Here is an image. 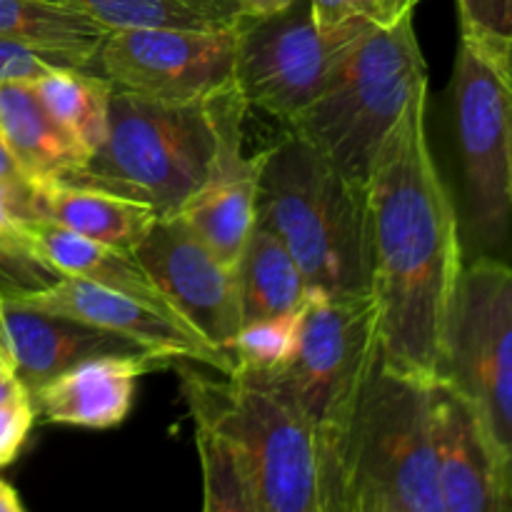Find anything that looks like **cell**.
<instances>
[{"instance_id": "9", "label": "cell", "mask_w": 512, "mask_h": 512, "mask_svg": "<svg viewBox=\"0 0 512 512\" xmlns=\"http://www.w3.org/2000/svg\"><path fill=\"white\" fill-rule=\"evenodd\" d=\"M438 378L483 418L512 488V263L465 260L450 305Z\"/></svg>"}, {"instance_id": "32", "label": "cell", "mask_w": 512, "mask_h": 512, "mask_svg": "<svg viewBox=\"0 0 512 512\" xmlns=\"http://www.w3.org/2000/svg\"><path fill=\"white\" fill-rule=\"evenodd\" d=\"M238 3L243 8V15H270L288 8L295 0H238Z\"/></svg>"}, {"instance_id": "5", "label": "cell", "mask_w": 512, "mask_h": 512, "mask_svg": "<svg viewBox=\"0 0 512 512\" xmlns=\"http://www.w3.org/2000/svg\"><path fill=\"white\" fill-rule=\"evenodd\" d=\"M175 370L193 423L213 425L238 453L255 512H323L318 443L283 390L243 370L208 378L183 358Z\"/></svg>"}, {"instance_id": "20", "label": "cell", "mask_w": 512, "mask_h": 512, "mask_svg": "<svg viewBox=\"0 0 512 512\" xmlns=\"http://www.w3.org/2000/svg\"><path fill=\"white\" fill-rule=\"evenodd\" d=\"M235 273L243 325L303 308L310 298L308 280L290 250L260 225L250 230Z\"/></svg>"}, {"instance_id": "24", "label": "cell", "mask_w": 512, "mask_h": 512, "mask_svg": "<svg viewBox=\"0 0 512 512\" xmlns=\"http://www.w3.org/2000/svg\"><path fill=\"white\" fill-rule=\"evenodd\" d=\"M305 305L290 313L273 315V318L253 320L240 325L238 335L230 343L233 370L245 373H275L285 368L295 355L303 325Z\"/></svg>"}, {"instance_id": "28", "label": "cell", "mask_w": 512, "mask_h": 512, "mask_svg": "<svg viewBox=\"0 0 512 512\" xmlns=\"http://www.w3.org/2000/svg\"><path fill=\"white\" fill-rule=\"evenodd\" d=\"M460 35H512V0H455Z\"/></svg>"}, {"instance_id": "17", "label": "cell", "mask_w": 512, "mask_h": 512, "mask_svg": "<svg viewBox=\"0 0 512 512\" xmlns=\"http://www.w3.org/2000/svg\"><path fill=\"white\" fill-rule=\"evenodd\" d=\"M0 135L35 185L65 183L88 160L83 145L43 103L33 80H0Z\"/></svg>"}, {"instance_id": "35", "label": "cell", "mask_w": 512, "mask_h": 512, "mask_svg": "<svg viewBox=\"0 0 512 512\" xmlns=\"http://www.w3.org/2000/svg\"><path fill=\"white\" fill-rule=\"evenodd\" d=\"M5 373H13V370L8 368V363H5L3 355H0V375H5Z\"/></svg>"}, {"instance_id": "7", "label": "cell", "mask_w": 512, "mask_h": 512, "mask_svg": "<svg viewBox=\"0 0 512 512\" xmlns=\"http://www.w3.org/2000/svg\"><path fill=\"white\" fill-rule=\"evenodd\" d=\"M378 358L380 333L373 298L310 290L290 363L275 373H253L283 390L313 428L323 512H333L345 438Z\"/></svg>"}, {"instance_id": "16", "label": "cell", "mask_w": 512, "mask_h": 512, "mask_svg": "<svg viewBox=\"0 0 512 512\" xmlns=\"http://www.w3.org/2000/svg\"><path fill=\"white\" fill-rule=\"evenodd\" d=\"M168 363L170 360L153 353L88 358L30 393L35 413L55 425L118 428L133 410L138 380Z\"/></svg>"}, {"instance_id": "22", "label": "cell", "mask_w": 512, "mask_h": 512, "mask_svg": "<svg viewBox=\"0 0 512 512\" xmlns=\"http://www.w3.org/2000/svg\"><path fill=\"white\" fill-rule=\"evenodd\" d=\"M35 90L60 125L93 153L108 130V108L113 83L85 68H53L33 80Z\"/></svg>"}, {"instance_id": "4", "label": "cell", "mask_w": 512, "mask_h": 512, "mask_svg": "<svg viewBox=\"0 0 512 512\" xmlns=\"http://www.w3.org/2000/svg\"><path fill=\"white\" fill-rule=\"evenodd\" d=\"M218 150L213 95L168 100L113 88L105 138L65 180L178 215L205 183Z\"/></svg>"}, {"instance_id": "36", "label": "cell", "mask_w": 512, "mask_h": 512, "mask_svg": "<svg viewBox=\"0 0 512 512\" xmlns=\"http://www.w3.org/2000/svg\"><path fill=\"white\" fill-rule=\"evenodd\" d=\"M420 3H423V0H420Z\"/></svg>"}, {"instance_id": "2", "label": "cell", "mask_w": 512, "mask_h": 512, "mask_svg": "<svg viewBox=\"0 0 512 512\" xmlns=\"http://www.w3.org/2000/svg\"><path fill=\"white\" fill-rule=\"evenodd\" d=\"M255 225L290 250L310 290L370 295L365 185L288 128L263 150Z\"/></svg>"}, {"instance_id": "26", "label": "cell", "mask_w": 512, "mask_h": 512, "mask_svg": "<svg viewBox=\"0 0 512 512\" xmlns=\"http://www.w3.org/2000/svg\"><path fill=\"white\" fill-rule=\"evenodd\" d=\"M35 418L38 413H35L33 395L25 390V385H20L10 398L0 403V468L18 458Z\"/></svg>"}, {"instance_id": "34", "label": "cell", "mask_w": 512, "mask_h": 512, "mask_svg": "<svg viewBox=\"0 0 512 512\" xmlns=\"http://www.w3.org/2000/svg\"><path fill=\"white\" fill-rule=\"evenodd\" d=\"M20 380H18V375L15 373H5V375H0V403H3L5 398H10V395L15 393V390L20 388Z\"/></svg>"}, {"instance_id": "14", "label": "cell", "mask_w": 512, "mask_h": 512, "mask_svg": "<svg viewBox=\"0 0 512 512\" xmlns=\"http://www.w3.org/2000/svg\"><path fill=\"white\" fill-rule=\"evenodd\" d=\"M218 120V150L198 193L183 208L190 228L228 265H238L243 245L255 225L263 150L245 153L243 118L248 103L235 83L213 95Z\"/></svg>"}, {"instance_id": "23", "label": "cell", "mask_w": 512, "mask_h": 512, "mask_svg": "<svg viewBox=\"0 0 512 512\" xmlns=\"http://www.w3.org/2000/svg\"><path fill=\"white\" fill-rule=\"evenodd\" d=\"M193 425L195 448L203 465V508L208 512H255L253 490L233 445L213 425Z\"/></svg>"}, {"instance_id": "19", "label": "cell", "mask_w": 512, "mask_h": 512, "mask_svg": "<svg viewBox=\"0 0 512 512\" xmlns=\"http://www.w3.org/2000/svg\"><path fill=\"white\" fill-rule=\"evenodd\" d=\"M108 28L60 0H0V38L58 55L90 70Z\"/></svg>"}, {"instance_id": "13", "label": "cell", "mask_w": 512, "mask_h": 512, "mask_svg": "<svg viewBox=\"0 0 512 512\" xmlns=\"http://www.w3.org/2000/svg\"><path fill=\"white\" fill-rule=\"evenodd\" d=\"M13 300L43 313L63 315L93 328L108 330L148 353L175 363L178 358L205 365L218 373H233V360L210 343H205L190 325L170 320L158 310L83 278L58 275L53 283L35 288L5 290Z\"/></svg>"}, {"instance_id": "33", "label": "cell", "mask_w": 512, "mask_h": 512, "mask_svg": "<svg viewBox=\"0 0 512 512\" xmlns=\"http://www.w3.org/2000/svg\"><path fill=\"white\" fill-rule=\"evenodd\" d=\"M23 503H20L15 488H10L5 480H0V512H23Z\"/></svg>"}, {"instance_id": "12", "label": "cell", "mask_w": 512, "mask_h": 512, "mask_svg": "<svg viewBox=\"0 0 512 512\" xmlns=\"http://www.w3.org/2000/svg\"><path fill=\"white\" fill-rule=\"evenodd\" d=\"M133 253L180 318L230 358V343L243 325L235 265L225 263L183 215L155 220Z\"/></svg>"}, {"instance_id": "29", "label": "cell", "mask_w": 512, "mask_h": 512, "mask_svg": "<svg viewBox=\"0 0 512 512\" xmlns=\"http://www.w3.org/2000/svg\"><path fill=\"white\" fill-rule=\"evenodd\" d=\"M38 185L30 183L28 175L20 170L15 158L10 155L3 135H0V198L13 218L33 220V200Z\"/></svg>"}, {"instance_id": "3", "label": "cell", "mask_w": 512, "mask_h": 512, "mask_svg": "<svg viewBox=\"0 0 512 512\" xmlns=\"http://www.w3.org/2000/svg\"><path fill=\"white\" fill-rule=\"evenodd\" d=\"M333 512H443L433 443V378L383 360L345 438Z\"/></svg>"}, {"instance_id": "15", "label": "cell", "mask_w": 512, "mask_h": 512, "mask_svg": "<svg viewBox=\"0 0 512 512\" xmlns=\"http://www.w3.org/2000/svg\"><path fill=\"white\" fill-rule=\"evenodd\" d=\"M433 443L443 512H512L503 458L475 405L433 378Z\"/></svg>"}, {"instance_id": "8", "label": "cell", "mask_w": 512, "mask_h": 512, "mask_svg": "<svg viewBox=\"0 0 512 512\" xmlns=\"http://www.w3.org/2000/svg\"><path fill=\"white\" fill-rule=\"evenodd\" d=\"M465 260L512 263V95L473 40L460 35L453 83Z\"/></svg>"}, {"instance_id": "31", "label": "cell", "mask_w": 512, "mask_h": 512, "mask_svg": "<svg viewBox=\"0 0 512 512\" xmlns=\"http://www.w3.org/2000/svg\"><path fill=\"white\" fill-rule=\"evenodd\" d=\"M0 260H25V253L15 243L13 215L5 208L3 198H0Z\"/></svg>"}, {"instance_id": "1", "label": "cell", "mask_w": 512, "mask_h": 512, "mask_svg": "<svg viewBox=\"0 0 512 512\" xmlns=\"http://www.w3.org/2000/svg\"><path fill=\"white\" fill-rule=\"evenodd\" d=\"M365 200L383 360L403 373L438 378L465 250L458 208L430 148L428 88L410 98L385 135Z\"/></svg>"}, {"instance_id": "30", "label": "cell", "mask_w": 512, "mask_h": 512, "mask_svg": "<svg viewBox=\"0 0 512 512\" xmlns=\"http://www.w3.org/2000/svg\"><path fill=\"white\" fill-rule=\"evenodd\" d=\"M485 55L512 95V35H463Z\"/></svg>"}, {"instance_id": "18", "label": "cell", "mask_w": 512, "mask_h": 512, "mask_svg": "<svg viewBox=\"0 0 512 512\" xmlns=\"http://www.w3.org/2000/svg\"><path fill=\"white\" fill-rule=\"evenodd\" d=\"M33 220H48L83 238L133 250L145 238L150 225L158 220V215L138 200L120 198L105 190L48 183L38 185L35 190Z\"/></svg>"}, {"instance_id": "11", "label": "cell", "mask_w": 512, "mask_h": 512, "mask_svg": "<svg viewBox=\"0 0 512 512\" xmlns=\"http://www.w3.org/2000/svg\"><path fill=\"white\" fill-rule=\"evenodd\" d=\"M238 25L220 30H108L90 70L113 88L168 100H200L235 83Z\"/></svg>"}, {"instance_id": "21", "label": "cell", "mask_w": 512, "mask_h": 512, "mask_svg": "<svg viewBox=\"0 0 512 512\" xmlns=\"http://www.w3.org/2000/svg\"><path fill=\"white\" fill-rule=\"evenodd\" d=\"M108 30L123 28H233L243 18L238 0H60Z\"/></svg>"}, {"instance_id": "6", "label": "cell", "mask_w": 512, "mask_h": 512, "mask_svg": "<svg viewBox=\"0 0 512 512\" xmlns=\"http://www.w3.org/2000/svg\"><path fill=\"white\" fill-rule=\"evenodd\" d=\"M423 88L428 63L415 33V13H408L395 25L365 30L338 60L323 93L285 128L365 185L385 135Z\"/></svg>"}, {"instance_id": "25", "label": "cell", "mask_w": 512, "mask_h": 512, "mask_svg": "<svg viewBox=\"0 0 512 512\" xmlns=\"http://www.w3.org/2000/svg\"><path fill=\"white\" fill-rule=\"evenodd\" d=\"M420 0H310L315 23L323 30L343 28L350 23H370L385 28L408 13H415Z\"/></svg>"}, {"instance_id": "10", "label": "cell", "mask_w": 512, "mask_h": 512, "mask_svg": "<svg viewBox=\"0 0 512 512\" xmlns=\"http://www.w3.org/2000/svg\"><path fill=\"white\" fill-rule=\"evenodd\" d=\"M370 23L323 30L310 0H295L270 15H243L235 50V88L248 108L288 125L298 118L330 80L345 50Z\"/></svg>"}, {"instance_id": "27", "label": "cell", "mask_w": 512, "mask_h": 512, "mask_svg": "<svg viewBox=\"0 0 512 512\" xmlns=\"http://www.w3.org/2000/svg\"><path fill=\"white\" fill-rule=\"evenodd\" d=\"M73 68L58 55L0 38V80H35L53 68Z\"/></svg>"}]
</instances>
